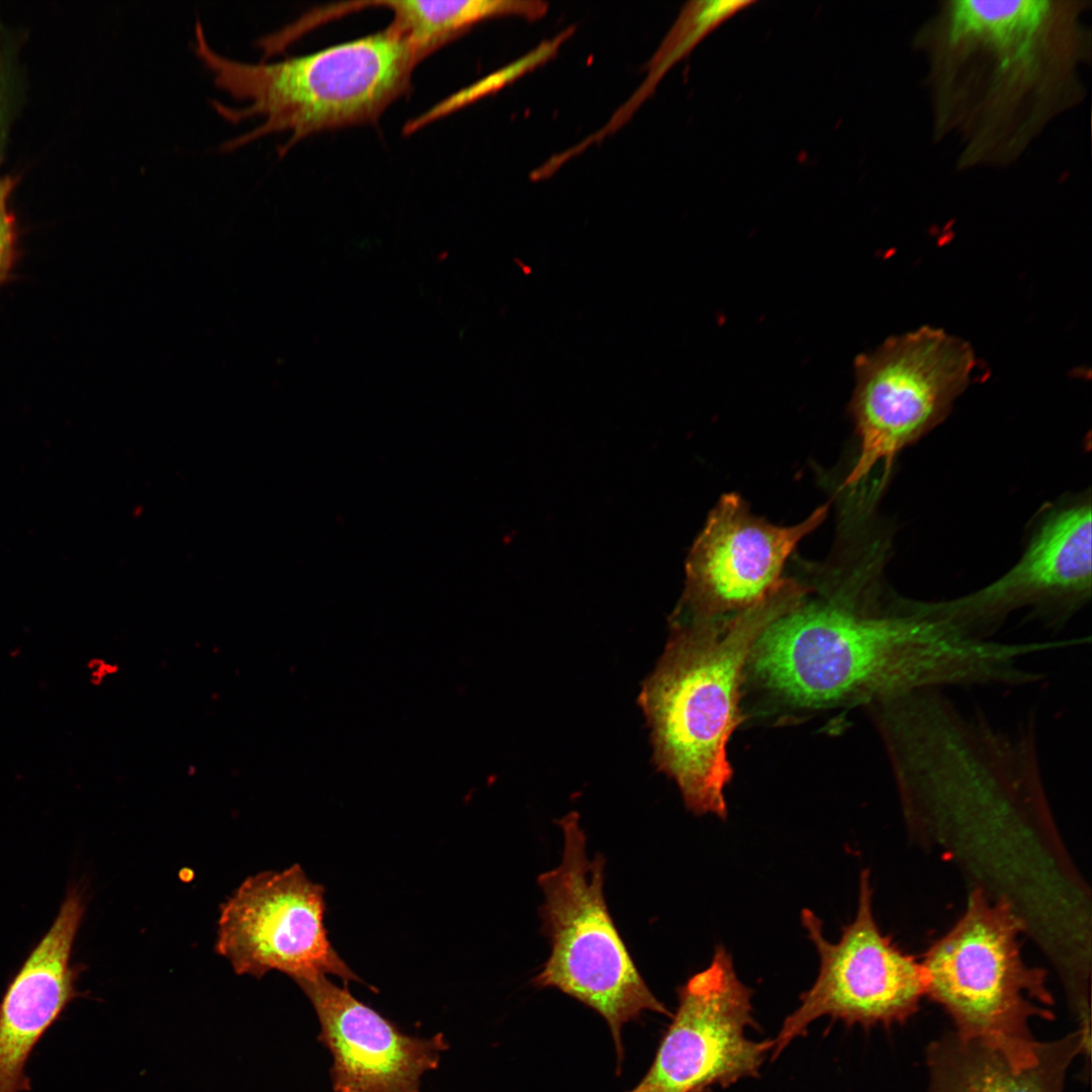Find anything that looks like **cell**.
Listing matches in <instances>:
<instances>
[{"instance_id":"44dd1931","label":"cell","mask_w":1092,"mask_h":1092,"mask_svg":"<svg viewBox=\"0 0 1092 1092\" xmlns=\"http://www.w3.org/2000/svg\"><path fill=\"white\" fill-rule=\"evenodd\" d=\"M630 1092H657V1091L653 1087H651L650 1085H648L647 1083H645V1082H643L641 1080V1082L634 1089H632Z\"/></svg>"},{"instance_id":"ffe728a7","label":"cell","mask_w":1092,"mask_h":1092,"mask_svg":"<svg viewBox=\"0 0 1092 1092\" xmlns=\"http://www.w3.org/2000/svg\"><path fill=\"white\" fill-rule=\"evenodd\" d=\"M85 668L89 684L94 688H99L119 672L120 665L102 656H92L86 661Z\"/></svg>"},{"instance_id":"5b68a950","label":"cell","mask_w":1092,"mask_h":1092,"mask_svg":"<svg viewBox=\"0 0 1092 1092\" xmlns=\"http://www.w3.org/2000/svg\"><path fill=\"white\" fill-rule=\"evenodd\" d=\"M1023 921L1006 898L974 890L954 926L921 964L925 995L947 1012L961 1037L981 1041L1016 1070L1035 1064L1034 1017L1053 1020L1045 971L1021 959Z\"/></svg>"},{"instance_id":"30bf717a","label":"cell","mask_w":1092,"mask_h":1092,"mask_svg":"<svg viewBox=\"0 0 1092 1092\" xmlns=\"http://www.w3.org/2000/svg\"><path fill=\"white\" fill-rule=\"evenodd\" d=\"M677 995L676 1012L643 1082L657 1092H713L759 1075L775 1041L747 1037L755 1025L752 990L723 945Z\"/></svg>"},{"instance_id":"52a82bcc","label":"cell","mask_w":1092,"mask_h":1092,"mask_svg":"<svg viewBox=\"0 0 1092 1092\" xmlns=\"http://www.w3.org/2000/svg\"><path fill=\"white\" fill-rule=\"evenodd\" d=\"M974 364L967 342L930 327L857 356L851 413L859 450L842 487H856L879 464L886 478L896 455L946 417Z\"/></svg>"},{"instance_id":"277c9868","label":"cell","mask_w":1092,"mask_h":1092,"mask_svg":"<svg viewBox=\"0 0 1092 1092\" xmlns=\"http://www.w3.org/2000/svg\"><path fill=\"white\" fill-rule=\"evenodd\" d=\"M193 50L211 72L214 84L244 107L211 100L225 120L254 116L263 122L220 146L233 151L263 135L288 131L278 148L284 156L296 143L320 131L374 123L411 88L424 57L390 27L303 56L277 62L247 63L215 52L202 23L194 27Z\"/></svg>"},{"instance_id":"ba28073f","label":"cell","mask_w":1092,"mask_h":1092,"mask_svg":"<svg viewBox=\"0 0 1092 1092\" xmlns=\"http://www.w3.org/2000/svg\"><path fill=\"white\" fill-rule=\"evenodd\" d=\"M801 921L818 952L819 972L774 1038L772 1059L823 1016L846 1025L888 1027L917 1012L925 995L921 964L880 930L868 870L859 876L855 916L836 942L825 937L822 921L812 910L803 909Z\"/></svg>"},{"instance_id":"7a4b0ae2","label":"cell","mask_w":1092,"mask_h":1092,"mask_svg":"<svg viewBox=\"0 0 1092 1092\" xmlns=\"http://www.w3.org/2000/svg\"><path fill=\"white\" fill-rule=\"evenodd\" d=\"M849 596L798 605L771 622L749 661L760 684L800 708L872 706L924 689L1016 688L1018 642L972 640Z\"/></svg>"},{"instance_id":"9a60e30c","label":"cell","mask_w":1092,"mask_h":1092,"mask_svg":"<svg viewBox=\"0 0 1092 1092\" xmlns=\"http://www.w3.org/2000/svg\"><path fill=\"white\" fill-rule=\"evenodd\" d=\"M1080 1054L1077 1029L1040 1041L1035 1064L1016 1070L985 1043L947 1032L926 1051L929 1092H1064L1068 1069Z\"/></svg>"},{"instance_id":"6da1fadb","label":"cell","mask_w":1092,"mask_h":1092,"mask_svg":"<svg viewBox=\"0 0 1092 1092\" xmlns=\"http://www.w3.org/2000/svg\"><path fill=\"white\" fill-rule=\"evenodd\" d=\"M1084 2L947 1L919 32L938 138L954 135L962 167L1016 159L1083 97L1090 38Z\"/></svg>"},{"instance_id":"8992f818","label":"cell","mask_w":1092,"mask_h":1092,"mask_svg":"<svg viewBox=\"0 0 1092 1092\" xmlns=\"http://www.w3.org/2000/svg\"><path fill=\"white\" fill-rule=\"evenodd\" d=\"M558 824L564 839L562 860L537 880L545 897L542 931L551 950L533 983L556 988L600 1013L621 1060L625 1023L647 1010L671 1014L644 982L610 915L603 890L605 857H587L576 812Z\"/></svg>"},{"instance_id":"8fae6325","label":"cell","mask_w":1092,"mask_h":1092,"mask_svg":"<svg viewBox=\"0 0 1092 1092\" xmlns=\"http://www.w3.org/2000/svg\"><path fill=\"white\" fill-rule=\"evenodd\" d=\"M1091 519L1090 503L1056 510L1019 560L995 581L951 600H907L905 610L979 641L993 640L1007 617L1023 608L1066 619L1090 598Z\"/></svg>"},{"instance_id":"3957f363","label":"cell","mask_w":1092,"mask_h":1092,"mask_svg":"<svg viewBox=\"0 0 1092 1092\" xmlns=\"http://www.w3.org/2000/svg\"><path fill=\"white\" fill-rule=\"evenodd\" d=\"M807 587L793 579L757 605L717 619H678L646 680L640 703L651 727L655 760L695 815L727 817L732 777L727 744L737 727L740 687L764 629L798 605Z\"/></svg>"},{"instance_id":"7c38bea8","label":"cell","mask_w":1092,"mask_h":1092,"mask_svg":"<svg viewBox=\"0 0 1092 1092\" xmlns=\"http://www.w3.org/2000/svg\"><path fill=\"white\" fill-rule=\"evenodd\" d=\"M829 505L803 522L778 526L751 513L735 493L723 494L688 556L680 611L716 619L741 613L787 580L785 564L799 542L826 519Z\"/></svg>"},{"instance_id":"9c48e42d","label":"cell","mask_w":1092,"mask_h":1092,"mask_svg":"<svg viewBox=\"0 0 1092 1092\" xmlns=\"http://www.w3.org/2000/svg\"><path fill=\"white\" fill-rule=\"evenodd\" d=\"M325 913V888L299 864L257 874L221 906L216 951L238 974L279 971L297 984L328 975L363 983L330 942Z\"/></svg>"},{"instance_id":"2e32d148","label":"cell","mask_w":1092,"mask_h":1092,"mask_svg":"<svg viewBox=\"0 0 1092 1092\" xmlns=\"http://www.w3.org/2000/svg\"><path fill=\"white\" fill-rule=\"evenodd\" d=\"M338 6L343 15L369 7L389 9L393 17L388 27L406 38L424 59L484 19L517 15L535 20L543 17L548 10L546 2L522 0H385L344 2Z\"/></svg>"},{"instance_id":"5bb4252c","label":"cell","mask_w":1092,"mask_h":1092,"mask_svg":"<svg viewBox=\"0 0 1092 1092\" xmlns=\"http://www.w3.org/2000/svg\"><path fill=\"white\" fill-rule=\"evenodd\" d=\"M83 892H66L48 931L8 981L0 999V1092H28L25 1069L46 1032L82 996L72 964L74 942L85 914Z\"/></svg>"},{"instance_id":"e0dca14e","label":"cell","mask_w":1092,"mask_h":1092,"mask_svg":"<svg viewBox=\"0 0 1092 1092\" xmlns=\"http://www.w3.org/2000/svg\"><path fill=\"white\" fill-rule=\"evenodd\" d=\"M751 0H697L687 2L675 22L647 63V77L611 119L580 143L582 149L601 143L622 127L655 91L665 74L713 30L753 5Z\"/></svg>"},{"instance_id":"4fadbf2b","label":"cell","mask_w":1092,"mask_h":1092,"mask_svg":"<svg viewBox=\"0 0 1092 1092\" xmlns=\"http://www.w3.org/2000/svg\"><path fill=\"white\" fill-rule=\"evenodd\" d=\"M321 1024L320 1040L333 1057L335 1092H419L420 1080L438 1067L442 1035L424 1039L402 1033L355 998L347 986L320 977L300 982Z\"/></svg>"},{"instance_id":"d6986e66","label":"cell","mask_w":1092,"mask_h":1092,"mask_svg":"<svg viewBox=\"0 0 1092 1092\" xmlns=\"http://www.w3.org/2000/svg\"><path fill=\"white\" fill-rule=\"evenodd\" d=\"M15 179L0 177V284L5 281L16 257L15 219L8 208V198Z\"/></svg>"},{"instance_id":"ac0fdd59","label":"cell","mask_w":1092,"mask_h":1092,"mask_svg":"<svg viewBox=\"0 0 1092 1092\" xmlns=\"http://www.w3.org/2000/svg\"><path fill=\"white\" fill-rule=\"evenodd\" d=\"M575 27L569 26L554 37L544 40L534 50L519 60L505 66L485 78L471 84L469 87L459 90L427 112L408 121L404 127L405 134L413 133L417 129L441 118L485 95L499 90L527 72L541 66L553 58L559 48L574 33Z\"/></svg>"}]
</instances>
